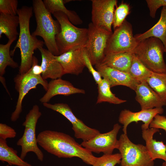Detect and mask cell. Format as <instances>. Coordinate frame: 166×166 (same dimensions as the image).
<instances>
[{"label":"cell","instance_id":"cell-2","mask_svg":"<svg viewBox=\"0 0 166 166\" xmlns=\"http://www.w3.org/2000/svg\"><path fill=\"white\" fill-rule=\"evenodd\" d=\"M32 7L23 6L18 9V15L19 19L20 31L19 38L14 49L11 51L13 56L17 48L20 49L21 61L19 74L26 73L31 67L34 51L43 47L44 42L31 34L30 22L32 16Z\"/></svg>","mask_w":166,"mask_h":166},{"label":"cell","instance_id":"cell-9","mask_svg":"<svg viewBox=\"0 0 166 166\" xmlns=\"http://www.w3.org/2000/svg\"><path fill=\"white\" fill-rule=\"evenodd\" d=\"M15 88L18 92V97L14 111L10 117L11 121H15L19 118L22 111L23 100L27 94L31 89H36L37 86L41 85L46 91L48 83L44 80L41 75L35 74L31 68L26 73L17 75L14 79Z\"/></svg>","mask_w":166,"mask_h":166},{"label":"cell","instance_id":"cell-33","mask_svg":"<svg viewBox=\"0 0 166 166\" xmlns=\"http://www.w3.org/2000/svg\"><path fill=\"white\" fill-rule=\"evenodd\" d=\"M83 55L85 67L87 68L89 72L92 75L97 85L98 84L101 82L102 78L99 72L93 68V65L89 58L85 47L83 50Z\"/></svg>","mask_w":166,"mask_h":166},{"label":"cell","instance_id":"cell-36","mask_svg":"<svg viewBox=\"0 0 166 166\" xmlns=\"http://www.w3.org/2000/svg\"><path fill=\"white\" fill-rule=\"evenodd\" d=\"M150 128H156L164 130L166 132V117L157 114L150 123Z\"/></svg>","mask_w":166,"mask_h":166},{"label":"cell","instance_id":"cell-14","mask_svg":"<svg viewBox=\"0 0 166 166\" xmlns=\"http://www.w3.org/2000/svg\"><path fill=\"white\" fill-rule=\"evenodd\" d=\"M164 111L163 108L141 110L136 112L124 109L120 112L118 121L123 125V133L127 134V127L131 123L135 122L137 123L139 121H142L144 123L141 126L142 130L147 129L149 128V125L155 116L157 114H162Z\"/></svg>","mask_w":166,"mask_h":166},{"label":"cell","instance_id":"cell-30","mask_svg":"<svg viewBox=\"0 0 166 166\" xmlns=\"http://www.w3.org/2000/svg\"><path fill=\"white\" fill-rule=\"evenodd\" d=\"M130 12V7L126 3L122 2L115 10L112 26L114 30L121 26Z\"/></svg>","mask_w":166,"mask_h":166},{"label":"cell","instance_id":"cell-39","mask_svg":"<svg viewBox=\"0 0 166 166\" xmlns=\"http://www.w3.org/2000/svg\"><path fill=\"white\" fill-rule=\"evenodd\" d=\"M9 164H8V165H6L5 166H9Z\"/></svg>","mask_w":166,"mask_h":166},{"label":"cell","instance_id":"cell-37","mask_svg":"<svg viewBox=\"0 0 166 166\" xmlns=\"http://www.w3.org/2000/svg\"><path fill=\"white\" fill-rule=\"evenodd\" d=\"M0 80L1 82L3 84L4 87H5V88L8 94L10 96V93L6 86V84L5 83V79L2 76H0Z\"/></svg>","mask_w":166,"mask_h":166},{"label":"cell","instance_id":"cell-38","mask_svg":"<svg viewBox=\"0 0 166 166\" xmlns=\"http://www.w3.org/2000/svg\"><path fill=\"white\" fill-rule=\"evenodd\" d=\"M162 166H166V162H164L162 164Z\"/></svg>","mask_w":166,"mask_h":166},{"label":"cell","instance_id":"cell-28","mask_svg":"<svg viewBox=\"0 0 166 166\" xmlns=\"http://www.w3.org/2000/svg\"><path fill=\"white\" fill-rule=\"evenodd\" d=\"M154 72L151 70L134 54L128 73L135 80L141 82L145 81Z\"/></svg>","mask_w":166,"mask_h":166},{"label":"cell","instance_id":"cell-29","mask_svg":"<svg viewBox=\"0 0 166 166\" xmlns=\"http://www.w3.org/2000/svg\"><path fill=\"white\" fill-rule=\"evenodd\" d=\"M14 40H8L6 44H0V76H2L5 73L7 66L13 68L18 67V63L11 57L10 52V47Z\"/></svg>","mask_w":166,"mask_h":166},{"label":"cell","instance_id":"cell-8","mask_svg":"<svg viewBox=\"0 0 166 166\" xmlns=\"http://www.w3.org/2000/svg\"><path fill=\"white\" fill-rule=\"evenodd\" d=\"M138 43L133 35L132 25L125 20L121 26L114 30L109 38L105 56L124 52L132 53Z\"/></svg>","mask_w":166,"mask_h":166},{"label":"cell","instance_id":"cell-17","mask_svg":"<svg viewBox=\"0 0 166 166\" xmlns=\"http://www.w3.org/2000/svg\"><path fill=\"white\" fill-rule=\"evenodd\" d=\"M135 91V99L140 104L141 110L162 108L166 105L157 93L149 86L146 81L141 82Z\"/></svg>","mask_w":166,"mask_h":166},{"label":"cell","instance_id":"cell-7","mask_svg":"<svg viewBox=\"0 0 166 166\" xmlns=\"http://www.w3.org/2000/svg\"><path fill=\"white\" fill-rule=\"evenodd\" d=\"M121 156L120 166H154L147 149L143 144H135L127 135L122 134L118 140L117 148Z\"/></svg>","mask_w":166,"mask_h":166},{"label":"cell","instance_id":"cell-26","mask_svg":"<svg viewBox=\"0 0 166 166\" xmlns=\"http://www.w3.org/2000/svg\"><path fill=\"white\" fill-rule=\"evenodd\" d=\"M97 85L98 95L97 104L107 102L117 105L125 103L127 101L119 98L112 93L109 84L105 79L102 78L101 82Z\"/></svg>","mask_w":166,"mask_h":166},{"label":"cell","instance_id":"cell-16","mask_svg":"<svg viewBox=\"0 0 166 166\" xmlns=\"http://www.w3.org/2000/svg\"><path fill=\"white\" fill-rule=\"evenodd\" d=\"M95 67L101 77L108 82L111 88L123 85L135 91L137 86L140 83L134 79L128 73L100 65H96Z\"/></svg>","mask_w":166,"mask_h":166},{"label":"cell","instance_id":"cell-31","mask_svg":"<svg viewBox=\"0 0 166 166\" xmlns=\"http://www.w3.org/2000/svg\"><path fill=\"white\" fill-rule=\"evenodd\" d=\"M121 156L120 153L114 154H104L102 156L97 157L93 166H115L120 164Z\"/></svg>","mask_w":166,"mask_h":166},{"label":"cell","instance_id":"cell-24","mask_svg":"<svg viewBox=\"0 0 166 166\" xmlns=\"http://www.w3.org/2000/svg\"><path fill=\"white\" fill-rule=\"evenodd\" d=\"M43 2L46 9L51 14L61 12L66 15L74 25L82 23L83 21L75 11L68 10L65 7L63 0H44Z\"/></svg>","mask_w":166,"mask_h":166},{"label":"cell","instance_id":"cell-32","mask_svg":"<svg viewBox=\"0 0 166 166\" xmlns=\"http://www.w3.org/2000/svg\"><path fill=\"white\" fill-rule=\"evenodd\" d=\"M18 4L17 0H0V13L17 15Z\"/></svg>","mask_w":166,"mask_h":166},{"label":"cell","instance_id":"cell-11","mask_svg":"<svg viewBox=\"0 0 166 166\" xmlns=\"http://www.w3.org/2000/svg\"><path fill=\"white\" fill-rule=\"evenodd\" d=\"M43 105L46 108L59 113L66 118L72 124V129L74 132L75 137L82 139L83 141H88L100 133L98 130L88 126L77 118L66 104H52L47 103H43Z\"/></svg>","mask_w":166,"mask_h":166},{"label":"cell","instance_id":"cell-15","mask_svg":"<svg viewBox=\"0 0 166 166\" xmlns=\"http://www.w3.org/2000/svg\"><path fill=\"white\" fill-rule=\"evenodd\" d=\"M84 47L74 48L58 56H55L63 69L64 74L78 75L82 73L85 67L83 55Z\"/></svg>","mask_w":166,"mask_h":166},{"label":"cell","instance_id":"cell-25","mask_svg":"<svg viewBox=\"0 0 166 166\" xmlns=\"http://www.w3.org/2000/svg\"><path fill=\"white\" fill-rule=\"evenodd\" d=\"M17 152L9 147L6 140L0 138V160L7 162L10 165L32 166L17 155Z\"/></svg>","mask_w":166,"mask_h":166},{"label":"cell","instance_id":"cell-18","mask_svg":"<svg viewBox=\"0 0 166 166\" xmlns=\"http://www.w3.org/2000/svg\"><path fill=\"white\" fill-rule=\"evenodd\" d=\"M77 93L85 94V91L74 87L68 81L58 78L52 80L48 83L46 93L39 101L42 104L47 103L53 97L57 95L68 96Z\"/></svg>","mask_w":166,"mask_h":166},{"label":"cell","instance_id":"cell-3","mask_svg":"<svg viewBox=\"0 0 166 166\" xmlns=\"http://www.w3.org/2000/svg\"><path fill=\"white\" fill-rule=\"evenodd\" d=\"M32 2L37 27L32 35L41 37L48 50L55 56L60 55L55 39L61 30L59 23L53 18L42 0H34Z\"/></svg>","mask_w":166,"mask_h":166},{"label":"cell","instance_id":"cell-1","mask_svg":"<svg viewBox=\"0 0 166 166\" xmlns=\"http://www.w3.org/2000/svg\"><path fill=\"white\" fill-rule=\"evenodd\" d=\"M37 140L38 145L45 150L59 158L77 157L92 165L97 157L73 138L63 132L45 130L38 134Z\"/></svg>","mask_w":166,"mask_h":166},{"label":"cell","instance_id":"cell-19","mask_svg":"<svg viewBox=\"0 0 166 166\" xmlns=\"http://www.w3.org/2000/svg\"><path fill=\"white\" fill-rule=\"evenodd\" d=\"M38 49L42 56L41 66L42 78L46 80L48 78L54 80L61 78L64 75L63 69L55 58V55L43 47Z\"/></svg>","mask_w":166,"mask_h":166},{"label":"cell","instance_id":"cell-22","mask_svg":"<svg viewBox=\"0 0 166 166\" xmlns=\"http://www.w3.org/2000/svg\"><path fill=\"white\" fill-rule=\"evenodd\" d=\"M133 57V54L124 52L105 55L99 64L108 66L128 73Z\"/></svg>","mask_w":166,"mask_h":166},{"label":"cell","instance_id":"cell-34","mask_svg":"<svg viewBox=\"0 0 166 166\" xmlns=\"http://www.w3.org/2000/svg\"><path fill=\"white\" fill-rule=\"evenodd\" d=\"M150 16L154 18L157 10L160 7L166 6V0H146Z\"/></svg>","mask_w":166,"mask_h":166},{"label":"cell","instance_id":"cell-12","mask_svg":"<svg viewBox=\"0 0 166 166\" xmlns=\"http://www.w3.org/2000/svg\"><path fill=\"white\" fill-rule=\"evenodd\" d=\"M91 22L96 27L112 33L116 0H92Z\"/></svg>","mask_w":166,"mask_h":166},{"label":"cell","instance_id":"cell-27","mask_svg":"<svg viewBox=\"0 0 166 166\" xmlns=\"http://www.w3.org/2000/svg\"><path fill=\"white\" fill-rule=\"evenodd\" d=\"M146 81L163 101L166 103V73L154 72Z\"/></svg>","mask_w":166,"mask_h":166},{"label":"cell","instance_id":"cell-21","mask_svg":"<svg viewBox=\"0 0 166 166\" xmlns=\"http://www.w3.org/2000/svg\"><path fill=\"white\" fill-rule=\"evenodd\" d=\"M138 42L150 37L160 39L163 43L166 52V6L162 7L160 18L157 23L150 29L143 33L134 36Z\"/></svg>","mask_w":166,"mask_h":166},{"label":"cell","instance_id":"cell-6","mask_svg":"<svg viewBox=\"0 0 166 166\" xmlns=\"http://www.w3.org/2000/svg\"><path fill=\"white\" fill-rule=\"evenodd\" d=\"M41 115L39 106L35 105L26 115L22 124L25 127L24 133L17 141V145L21 147L20 157L23 160L28 153L32 152L36 154L39 160L41 161L43 160L44 154L38 146L36 135V124Z\"/></svg>","mask_w":166,"mask_h":166},{"label":"cell","instance_id":"cell-5","mask_svg":"<svg viewBox=\"0 0 166 166\" xmlns=\"http://www.w3.org/2000/svg\"><path fill=\"white\" fill-rule=\"evenodd\" d=\"M164 46L159 39L150 37L139 42L132 52L152 71L166 73V64L163 57Z\"/></svg>","mask_w":166,"mask_h":166},{"label":"cell","instance_id":"cell-23","mask_svg":"<svg viewBox=\"0 0 166 166\" xmlns=\"http://www.w3.org/2000/svg\"><path fill=\"white\" fill-rule=\"evenodd\" d=\"M19 25L18 15L0 13V38L5 34L8 40H15L19 35L17 28Z\"/></svg>","mask_w":166,"mask_h":166},{"label":"cell","instance_id":"cell-4","mask_svg":"<svg viewBox=\"0 0 166 166\" xmlns=\"http://www.w3.org/2000/svg\"><path fill=\"white\" fill-rule=\"evenodd\" d=\"M53 14L60 26V31L55 38L60 55L74 48L85 47L88 38V29L75 26L62 12H55Z\"/></svg>","mask_w":166,"mask_h":166},{"label":"cell","instance_id":"cell-20","mask_svg":"<svg viewBox=\"0 0 166 166\" xmlns=\"http://www.w3.org/2000/svg\"><path fill=\"white\" fill-rule=\"evenodd\" d=\"M159 131V129L156 128L142 130V137L152 160L159 159L166 162V144L162 141H157L153 139L154 135Z\"/></svg>","mask_w":166,"mask_h":166},{"label":"cell","instance_id":"cell-10","mask_svg":"<svg viewBox=\"0 0 166 166\" xmlns=\"http://www.w3.org/2000/svg\"><path fill=\"white\" fill-rule=\"evenodd\" d=\"M88 38L85 48L93 65L99 64L105 57V52L111 33L88 25Z\"/></svg>","mask_w":166,"mask_h":166},{"label":"cell","instance_id":"cell-13","mask_svg":"<svg viewBox=\"0 0 166 166\" xmlns=\"http://www.w3.org/2000/svg\"><path fill=\"white\" fill-rule=\"evenodd\" d=\"M121 128L118 123L114 124L113 129L104 133L97 135L91 140L83 141L81 144L84 148L91 152L111 154L117 149L118 142L117 135Z\"/></svg>","mask_w":166,"mask_h":166},{"label":"cell","instance_id":"cell-35","mask_svg":"<svg viewBox=\"0 0 166 166\" xmlns=\"http://www.w3.org/2000/svg\"><path fill=\"white\" fill-rule=\"evenodd\" d=\"M16 132L14 129L7 124H0V138L6 140L8 138H14Z\"/></svg>","mask_w":166,"mask_h":166}]
</instances>
